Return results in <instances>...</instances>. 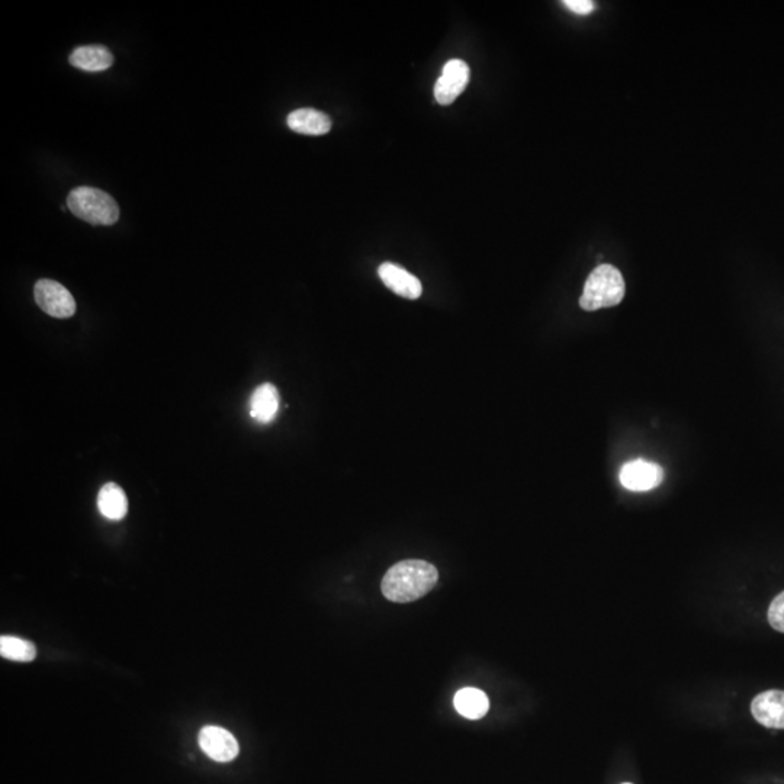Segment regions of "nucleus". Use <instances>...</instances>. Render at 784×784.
<instances>
[{
    "instance_id": "11",
    "label": "nucleus",
    "mask_w": 784,
    "mask_h": 784,
    "mask_svg": "<svg viewBox=\"0 0 784 784\" xmlns=\"http://www.w3.org/2000/svg\"><path fill=\"white\" fill-rule=\"evenodd\" d=\"M250 416L256 422L268 424L273 422L279 408V392L275 385L263 384L253 391L250 397Z\"/></svg>"
},
{
    "instance_id": "16",
    "label": "nucleus",
    "mask_w": 784,
    "mask_h": 784,
    "mask_svg": "<svg viewBox=\"0 0 784 784\" xmlns=\"http://www.w3.org/2000/svg\"><path fill=\"white\" fill-rule=\"evenodd\" d=\"M769 622L773 629L784 634V591L770 604Z\"/></svg>"
},
{
    "instance_id": "10",
    "label": "nucleus",
    "mask_w": 784,
    "mask_h": 784,
    "mask_svg": "<svg viewBox=\"0 0 784 784\" xmlns=\"http://www.w3.org/2000/svg\"><path fill=\"white\" fill-rule=\"evenodd\" d=\"M288 127L302 136H324L332 130V120L317 109L302 108L291 112Z\"/></svg>"
},
{
    "instance_id": "13",
    "label": "nucleus",
    "mask_w": 784,
    "mask_h": 784,
    "mask_svg": "<svg viewBox=\"0 0 784 784\" xmlns=\"http://www.w3.org/2000/svg\"><path fill=\"white\" fill-rule=\"evenodd\" d=\"M453 703H455V709L458 710L459 715L471 719V721L484 718L490 709V700H488L487 694L474 689V687L459 690Z\"/></svg>"
},
{
    "instance_id": "17",
    "label": "nucleus",
    "mask_w": 784,
    "mask_h": 784,
    "mask_svg": "<svg viewBox=\"0 0 784 784\" xmlns=\"http://www.w3.org/2000/svg\"><path fill=\"white\" fill-rule=\"evenodd\" d=\"M564 5L577 15H588L594 11V2L590 0H565Z\"/></svg>"
},
{
    "instance_id": "15",
    "label": "nucleus",
    "mask_w": 784,
    "mask_h": 784,
    "mask_svg": "<svg viewBox=\"0 0 784 784\" xmlns=\"http://www.w3.org/2000/svg\"><path fill=\"white\" fill-rule=\"evenodd\" d=\"M0 655L6 660L18 663H30L37 657V648L30 641H25L16 636H2L0 638Z\"/></svg>"
},
{
    "instance_id": "6",
    "label": "nucleus",
    "mask_w": 784,
    "mask_h": 784,
    "mask_svg": "<svg viewBox=\"0 0 784 784\" xmlns=\"http://www.w3.org/2000/svg\"><path fill=\"white\" fill-rule=\"evenodd\" d=\"M471 76L468 64L462 60H451L445 64L442 76L435 86V98L440 105H451L465 91Z\"/></svg>"
},
{
    "instance_id": "9",
    "label": "nucleus",
    "mask_w": 784,
    "mask_h": 784,
    "mask_svg": "<svg viewBox=\"0 0 784 784\" xmlns=\"http://www.w3.org/2000/svg\"><path fill=\"white\" fill-rule=\"evenodd\" d=\"M378 275L385 287L400 297L407 298V300H417L422 295V282L406 269L400 268L394 263H382L379 266Z\"/></svg>"
},
{
    "instance_id": "7",
    "label": "nucleus",
    "mask_w": 784,
    "mask_h": 784,
    "mask_svg": "<svg viewBox=\"0 0 784 784\" xmlns=\"http://www.w3.org/2000/svg\"><path fill=\"white\" fill-rule=\"evenodd\" d=\"M199 747L212 760L228 763L240 753V745L234 735L220 726H205L199 734Z\"/></svg>"
},
{
    "instance_id": "4",
    "label": "nucleus",
    "mask_w": 784,
    "mask_h": 784,
    "mask_svg": "<svg viewBox=\"0 0 784 784\" xmlns=\"http://www.w3.org/2000/svg\"><path fill=\"white\" fill-rule=\"evenodd\" d=\"M35 302L38 307L54 318L75 316L76 301L69 289L51 279H41L35 284Z\"/></svg>"
},
{
    "instance_id": "5",
    "label": "nucleus",
    "mask_w": 784,
    "mask_h": 784,
    "mask_svg": "<svg viewBox=\"0 0 784 784\" xmlns=\"http://www.w3.org/2000/svg\"><path fill=\"white\" fill-rule=\"evenodd\" d=\"M620 484L629 491H649L663 483L664 469L655 462L635 459L620 469Z\"/></svg>"
},
{
    "instance_id": "1",
    "label": "nucleus",
    "mask_w": 784,
    "mask_h": 784,
    "mask_svg": "<svg viewBox=\"0 0 784 784\" xmlns=\"http://www.w3.org/2000/svg\"><path fill=\"white\" fill-rule=\"evenodd\" d=\"M439 571L422 559H407L392 565L382 578L381 591L390 602L410 603L422 599L435 588Z\"/></svg>"
},
{
    "instance_id": "12",
    "label": "nucleus",
    "mask_w": 784,
    "mask_h": 784,
    "mask_svg": "<svg viewBox=\"0 0 784 784\" xmlns=\"http://www.w3.org/2000/svg\"><path fill=\"white\" fill-rule=\"evenodd\" d=\"M69 61L73 67L85 72H104L114 64V56L104 46H83L70 54Z\"/></svg>"
},
{
    "instance_id": "8",
    "label": "nucleus",
    "mask_w": 784,
    "mask_h": 784,
    "mask_svg": "<svg viewBox=\"0 0 784 784\" xmlns=\"http://www.w3.org/2000/svg\"><path fill=\"white\" fill-rule=\"evenodd\" d=\"M751 713L758 724L770 729H784V692L769 690L758 694L751 703Z\"/></svg>"
},
{
    "instance_id": "18",
    "label": "nucleus",
    "mask_w": 784,
    "mask_h": 784,
    "mask_svg": "<svg viewBox=\"0 0 784 784\" xmlns=\"http://www.w3.org/2000/svg\"><path fill=\"white\" fill-rule=\"evenodd\" d=\"M625 784H631V783H625Z\"/></svg>"
},
{
    "instance_id": "2",
    "label": "nucleus",
    "mask_w": 784,
    "mask_h": 784,
    "mask_svg": "<svg viewBox=\"0 0 784 784\" xmlns=\"http://www.w3.org/2000/svg\"><path fill=\"white\" fill-rule=\"evenodd\" d=\"M625 292V279L619 269L603 263L588 275L580 298V307L584 311L615 307L622 302Z\"/></svg>"
},
{
    "instance_id": "3",
    "label": "nucleus",
    "mask_w": 784,
    "mask_h": 784,
    "mask_svg": "<svg viewBox=\"0 0 784 784\" xmlns=\"http://www.w3.org/2000/svg\"><path fill=\"white\" fill-rule=\"evenodd\" d=\"M67 208L92 226H112L120 218V207L111 195L91 186H80L67 196Z\"/></svg>"
},
{
    "instance_id": "14",
    "label": "nucleus",
    "mask_w": 784,
    "mask_h": 784,
    "mask_svg": "<svg viewBox=\"0 0 784 784\" xmlns=\"http://www.w3.org/2000/svg\"><path fill=\"white\" fill-rule=\"evenodd\" d=\"M98 509L106 519H124L128 512V500L120 485L108 483L101 488L98 494Z\"/></svg>"
}]
</instances>
